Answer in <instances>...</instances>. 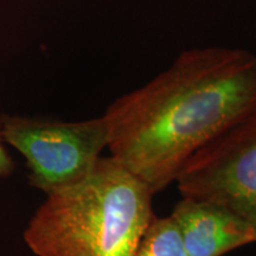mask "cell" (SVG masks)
Returning <instances> with one entry per match:
<instances>
[{
  "mask_svg": "<svg viewBox=\"0 0 256 256\" xmlns=\"http://www.w3.org/2000/svg\"><path fill=\"white\" fill-rule=\"evenodd\" d=\"M5 142L25 158L31 186L50 194L86 179L108 145L104 118L60 121L0 115Z\"/></svg>",
  "mask_w": 256,
  "mask_h": 256,
  "instance_id": "cell-3",
  "label": "cell"
},
{
  "mask_svg": "<svg viewBox=\"0 0 256 256\" xmlns=\"http://www.w3.org/2000/svg\"><path fill=\"white\" fill-rule=\"evenodd\" d=\"M142 182L101 156L78 184L46 194L24 230L36 256H133L156 216Z\"/></svg>",
  "mask_w": 256,
  "mask_h": 256,
  "instance_id": "cell-2",
  "label": "cell"
},
{
  "mask_svg": "<svg viewBox=\"0 0 256 256\" xmlns=\"http://www.w3.org/2000/svg\"><path fill=\"white\" fill-rule=\"evenodd\" d=\"M176 183L182 197L222 206L256 232V110L198 150Z\"/></svg>",
  "mask_w": 256,
  "mask_h": 256,
  "instance_id": "cell-4",
  "label": "cell"
},
{
  "mask_svg": "<svg viewBox=\"0 0 256 256\" xmlns=\"http://www.w3.org/2000/svg\"><path fill=\"white\" fill-rule=\"evenodd\" d=\"M171 216L190 256H223L256 242L250 224L216 204L182 197Z\"/></svg>",
  "mask_w": 256,
  "mask_h": 256,
  "instance_id": "cell-5",
  "label": "cell"
},
{
  "mask_svg": "<svg viewBox=\"0 0 256 256\" xmlns=\"http://www.w3.org/2000/svg\"><path fill=\"white\" fill-rule=\"evenodd\" d=\"M255 110L256 56L210 46L182 52L102 118L110 156L156 194L198 150Z\"/></svg>",
  "mask_w": 256,
  "mask_h": 256,
  "instance_id": "cell-1",
  "label": "cell"
},
{
  "mask_svg": "<svg viewBox=\"0 0 256 256\" xmlns=\"http://www.w3.org/2000/svg\"><path fill=\"white\" fill-rule=\"evenodd\" d=\"M133 256H190L172 216H154Z\"/></svg>",
  "mask_w": 256,
  "mask_h": 256,
  "instance_id": "cell-6",
  "label": "cell"
},
{
  "mask_svg": "<svg viewBox=\"0 0 256 256\" xmlns=\"http://www.w3.org/2000/svg\"><path fill=\"white\" fill-rule=\"evenodd\" d=\"M14 171V162L5 148V140L2 136V124H0V178L8 177Z\"/></svg>",
  "mask_w": 256,
  "mask_h": 256,
  "instance_id": "cell-7",
  "label": "cell"
}]
</instances>
